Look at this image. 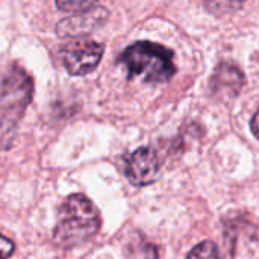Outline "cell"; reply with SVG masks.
Listing matches in <instances>:
<instances>
[{
  "label": "cell",
  "mask_w": 259,
  "mask_h": 259,
  "mask_svg": "<svg viewBox=\"0 0 259 259\" xmlns=\"http://www.w3.org/2000/svg\"><path fill=\"white\" fill-rule=\"evenodd\" d=\"M33 96L32 77L20 67H11L0 79V150L14 146L18 124Z\"/></svg>",
  "instance_id": "obj_1"
},
{
  "label": "cell",
  "mask_w": 259,
  "mask_h": 259,
  "mask_svg": "<svg viewBox=\"0 0 259 259\" xmlns=\"http://www.w3.org/2000/svg\"><path fill=\"white\" fill-rule=\"evenodd\" d=\"M100 229V214L83 194L70 196L59 208L55 241L61 247H76L93 238Z\"/></svg>",
  "instance_id": "obj_2"
},
{
  "label": "cell",
  "mask_w": 259,
  "mask_h": 259,
  "mask_svg": "<svg viewBox=\"0 0 259 259\" xmlns=\"http://www.w3.org/2000/svg\"><path fill=\"white\" fill-rule=\"evenodd\" d=\"M120 62L127 68L131 76H138L146 82L155 83L171 79L176 71L173 52L150 41H140L129 46L123 52Z\"/></svg>",
  "instance_id": "obj_3"
},
{
  "label": "cell",
  "mask_w": 259,
  "mask_h": 259,
  "mask_svg": "<svg viewBox=\"0 0 259 259\" xmlns=\"http://www.w3.org/2000/svg\"><path fill=\"white\" fill-rule=\"evenodd\" d=\"M103 55V46L90 38H76L61 50V59L67 71L73 76H82L93 71Z\"/></svg>",
  "instance_id": "obj_4"
},
{
  "label": "cell",
  "mask_w": 259,
  "mask_h": 259,
  "mask_svg": "<svg viewBox=\"0 0 259 259\" xmlns=\"http://www.w3.org/2000/svg\"><path fill=\"white\" fill-rule=\"evenodd\" d=\"M159 170V161L156 153L149 147H141L135 150L126 159V176L127 179L138 187L147 185L156 179Z\"/></svg>",
  "instance_id": "obj_5"
},
{
  "label": "cell",
  "mask_w": 259,
  "mask_h": 259,
  "mask_svg": "<svg viewBox=\"0 0 259 259\" xmlns=\"http://www.w3.org/2000/svg\"><path fill=\"white\" fill-rule=\"evenodd\" d=\"M105 18L103 9H88L83 12H77V15H73L70 18H64L58 24V33L61 36H79L82 33H87L93 30L97 23H100Z\"/></svg>",
  "instance_id": "obj_6"
},
{
  "label": "cell",
  "mask_w": 259,
  "mask_h": 259,
  "mask_svg": "<svg viewBox=\"0 0 259 259\" xmlns=\"http://www.w3.org/2000/svg\"><path fill=\"white\" fill-rule=\"evenodd\" d=\"M244 83V77L241 74V71L234 67L232 64H222L215 73L214 77L211 80V87L214 94L219 96H229L234 97L240 93L241 87Z\"/></svg>",
  "instance_id": "obj_7"
},
{
  "label": "cell",
  "mask_w": 259,
  "mask_h": 259,
  "mask_svg": "<svg viewBox=\"0 0 259 259\" xmlns=\"http://www.w3.org/2000/svg\"><path fill=\"white\" fill-rule=\"evenodd\" d=\"M187 259H220V253L214 243L203 241L190 252Z\"/></svg>",
  "instance_id": "obj_8"
},
{
  "label": "cell",
  "mask_w": 259,
  "mask_h": 259,
  "mask_svg": "<svg viewBox=\"0 0 259 259\" xmlns=\"http://www.w3.org/2000/svg\"><path fill=\"white\" fill-rule=\"evenodd\" d=\"M205 6L211 12L223 14V12H231L238 9L246 0H203Z\"/></svg>",
  "instance_id": "obj_9"
},
{
  "label": "cell",
  "mask_w": 259,
  "mask_h": 259,
  "mask_svg": "<svg viewBox=\"0 0 259 259\" xmlns=\"http://www.w3.org/2000/svg\"><path fill=\"white\" fill-rule=\"evenodd\" d=\"M97 0H56V5L62 11L68 12H83L93 8Z\"/></svg>",
  "instance_id": "obj_10"
},
{
  "label": "cell",
  "mask_w": 259,
  "mask_h": 259,
  "mask_svg": "<svg viewBox=\"0 0 259 259\" xmlns=\"http://www.w3.org/2000/svg\"><path fill=\"white\" fill-rule=\"evenodd\" d=\"M14 253V243L0 234V259H8Z\"/></svg>",
  "instance_id": "obj_11"
},
{
  "label": "cell",
  "mask_w": 259,
  "mask_h": 259,
  "mask_svg": "<svg viewBox=\"0 0 259 259\" xmlns=\"http://www.w3.org/2000/svg\"><path fill=\"white\" fill-rule=\"evenodd\" d=\"M250 127H252V132H253V135H255L256 138H259V109L256 111V114L253 115V118H252Z\"/></svg>",
  "instance_id": "obj_12"
}]
</instances>
